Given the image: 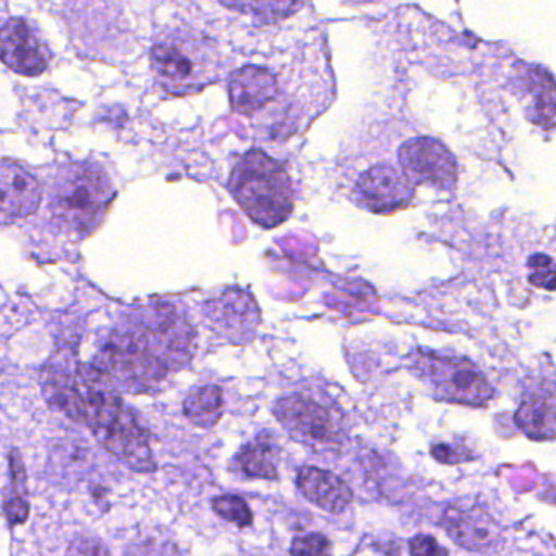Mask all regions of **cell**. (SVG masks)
Listing matches in <instances>:
<instances>
[{
    "mask_svg": "<svg viewBox=\"0 0 556 556\" xmlns=\"http://www.w3.org/2000/svg\"><path fill=\"white\" fill-rule=\"evenodd\" d=\"M555 392L552 383L533 386L523 393L522 402L516 413V422L523 434L530 439L555 438Z\"/></svg>",
    "mask_w": 556,
    "mask_h": 556,
    "instance_id": "obj_16",
    "label": "cell"
},
{
    "mask_svg": "<svg viewBox=\"0 0 556 556\" xmlns=\"http://www.w3.org/2000/svg\"><path fill=\"white\" fill-rule=\"evenodd\" d=\"M229 190L243 213L263 229H275L294 210V188L281 162L253 149L239 159Z\"/></svg>",
    "mask_w": 556,
    "mask_h": 556,
    "instance_id": "obj_3",
    "label": "cell"
},
{
    "mask_svg": "<svg viewBox=\"0 0 556 556\" xmlns=\"http://www.w3.org/2000/svg\"><path fill=\"white\" fill-rule=\"evenodd\" d=\"M51 58L40 31L25 18H11L0 27V61L14 73L40 76L50 66Z\"/></svg>",
    "mask_w": 556,
    "mask_h": 556,
    "instance_id": "obj_9",
    "label": "cell"
},
{
    "mask_svg": "<svg viewBox=\"0 0 556 556\" xmlns=\"http://www.w3.org/2000/svg\"><path fill=\"white\" fill-rule=\"evenodd\" d=\"M291 556H333L331 543L321 533H305L294 539Z\"/></svg>",
    "mask_w": 556,
    "mask_h": 556,
    "instance_id": "obj_25",
    "label": "cell"
},
{
    "mask_svg": "<svg viewBox=\"0 0 556 556\" xmlns=\"http://www.w3.org/2000/svg\"><path fill=\"white\" fill-rule=\"evenodd\" d=\"M184 412L193 425L214 428L223 418V390L217 386L198 387L185 399Z\"/></svg>",
    "mask_w": 556,
    "mask_h": 556,
    "instance_id": "obj_19",
    "label": "cell"
},
{
    "mask_svg": "<svg viewBox=\"0 0 556 556\" xmlns=\"http://www.w3.org/2000/svg\"><path fill=\"white\" fill-rule=\"evenodd\" d=\"M278 79L271 71L243 66L230 77V105L240 115L253 116L278 97Z\"/></svg>",
    "mask_w": 556,
    "mask_h": 556,
    "instance_id": "obj_14",
    "label": "cell"
},
{
    "mask_svg": "<svg viewBox=\"0 0 556 556\" xmlns=\"http://www.w3.org/2000/svg\"><path fill=\"white\" fill-rule=\"evenodd\" d=\"M413 370L439 400L467 406H486L494 390L483 372L464 357L432 351L413 354Z\"/></svg>",
    "mask_w": 556,
    "mask_h": 556,
    "instance_id": "obj_6",
    "label": "cell"
},
{
    "mask_svg": "<svg viewBox=\"0 0 556 556\" xmlns=\"http://www.w3.org/2000/svg\"><path fill=\"white\" fill-rule=\"evenodd\" d=\"M152 71L159 84L174 96L200 92L216 77L213 45L200 35L170 31L152 48Z\"/></svg>",
    "mask_w": 556,
    "mask_h": 556,
    "instance_id": "obj_5",
    "label": "cell"
},
{
    "mask_svg": "<svg viewBox=\"0 0 556 556\" xmlns=\"http://www.w3.org/2000/svg\"><path fill=\"white\" fill-rule=\"evenodd\" d=\"M441 527L448 536L468 552H488L501 540V527L483 504L462 500L447 506Z\"/></svg>",
    "mask_w": 556,
    "mask_h": 556,
    "instance_id": "obj_10",
    "label": "cell"
},
{
    "mask_svg": "<svg viewBox=\"0 0 556 556\" xmlns=\"http://www.w3.org/2000/svg\"><path fill=\"white\" fill-rule=\"evenodd\" d=\"M41 383L47 402L90 428L110 454L138 473L155 471L148 432L102 370L93 364H80L70 354H60L48 364Z\"/></svg>",
    "mask_w": 556,
    "mask_h": 556,
    "instance_id": "obj_2",
    "label": "cell"
},
{
    "mask_svg": "<svg viewBox=\"0 0 556 556\" xmlns=\"http://www.w3.org/2000/svg\"><path fill=\"white\" fill-rule=\"evenodd\" d=\"M197 331L170 302H154L123 315L93 366L116 390L151 393L168 374L193 359Z\"/></svg>",
    "mask_w": 556,
    "mask_h": 556,
    "instance_id": "obj_1",
    "label": "cell"
},
{
    "mask_svg": "<svg viewBox=\"0 0 556 556\" xmlns=\"http://www.w3.org/2000/svg\"><path fill=\"white\" fill-rule=\"evenodd\" d=\"M275 416L295 441L308 447H330L340 439L331 413L308 396H285L276 403Z\"/></svg>",
    "mask_w": 556,
    "mask_h": 556,
    "instance_id": "obj_8",
    "label": "cell"
},
{
    "mask_svg": "<svg viewBox=\"0 0 556 556\" xmlns=\"http://www.w3.org/2000/svg\"><path fill=\"white\" fill-rule=\"evenodd\" d=\"M412 556H448L447 549L431 535H416L409 542Z\"/></svg>",
    "mask_w": 556,
    "mask_h": 556,
    "instance_id": "obj_27",
    "label": "cell"
},
{
    "mask_svg": "<svg viewBox=\"0 0 556 556\" xmlns=\"http://www.w3.org/2000/svg\"><path fill=\"white\" fill-rule=\"evenodd\" d=\"M9 465H11V486L4 497V513L9 523L15 527L27 522L28 514H30L27 471H25L24 460H22L18 448H12L11 455H9Z\"/></svg>",
    "mask_w": 556,
    "mask_h": 556,
    "instance_id": "obj_17",
    "label": "cell"
},
{
    "mask_svg": "<svg viewBox=\"0 0 556 556\" xmlns=\"http://www.w3.org/2000/svg\"><path fill=\"white\" fill-rule=\"evenodd\" d=\"M467 447H458V445L444 444V442H439V444L432 445L431 452L432 457L435 460L442 462V464H458V462L470 460L471 455L467 454Z\"/></svg>",
    "mask_w": 556,
    "mask_h": 556,
    "instance_id": "obj_28",
    "label": "cell"
},
{
    "mask_svg": "<svg viewBox=\"0 0 556 556\" xmlns=\"http://www.w3.org/2000/svg\"><path fill=\"white\" fill-rule=\"evenodd\" d=\"M66 556H112L110 549L106 548L105 543L100 536L93 533L83 532L77 533L71 540L70 548H67Z\"/></svg>",
    "mask_w": 556,
    "mask_h": 556,
    "instance_id": "obj_26",
    "label": "cell"
},
{
    "mask_svg": "<svg viewBox=\"0 0 556 556\" xmlns=\"http://www.w3.org/2000/svg\"><path fill=\"white\" fill-rule=\"evenodd\" d=\"M527 90L533 92L529 119L545 129L555 126V87L552 74L545 70H530L526 77Z\"/></svg>",
    "mask_w": 556,
    "mask_h": 556,
    "instance_id": "obj_18",
    "label": "cell"
},
{
    "mask_svg": "<svg viewBox=\"0 0 556 556\" xmlns=\"http://www.w3.org/2000/svg\"><path fill=\"white\" fill-rule=\"evenodd\" d=\"M211 327L233 344L252 340L260 324V311L249 291L229 288L204 305Z\"/></svg>",
    "mask_w": 556,
    "mask_h": 556,
    "instance_id": "obj_11",
    "label": "cell"
},
{
    "mask_svg": "<svg viewBox=\"0 0 556 556\" xmlns=\"http://www.w3.org/2000/svg\"><path fill=\"white\" fill-rule=\"evenodd\" d=\"M223 5L236 9V11L247 12V14L256 15L265 24L282 21V18L298 12L299 9L304 8V4H298V2H242V4Z\"/></svg>",
    "mask_w": 556,
    "mask_h": 556,
    "instance_id": "obj_22",
    "label": "cell"
},
{
    "mask_svg": "<svg viewBox=\"0 0 556 556\" xmlns=\"http://www.w3.org/2000/svg\"><path fill=\"white\" fill-rule=\"evenodd\" d=\"M115 187L109 175L92 164L67 165L51 188L50 207L54 220L67 232L87 236L102 223Z\"/></svg>",
    "mask_w": 556,
    "mask_h": 556,
    "instance_id": "obj_4",
    "label": "cell"
},
{
    "mask_svg": "<svg viewBox=\"0 0 556 556\" xmlns=\"http://www.w3.org/2000/svg\"><path fill=\"white\" fill-rule=\"evenodd\" d=\"M298 486L311 503L330 514H341L353 503V490L338 475L317 467H302Z\"/></svg>",
    "mask_w": 556,
    "mask_h": 556,
    "instance_id": "obj_15",
    "label": "cell"
},
{
    "mask_svg": "<svg viewBox=\"0 0 556 556\" xmlns=\"http://www.w3.org/2000/svg\"><path fill=\"white\" fill-rule=\"evenodd\" d=\"M213 509L217 516L223 517L227 522L236 523L240 529H245L253 523V514L249 504L236 494H223L214 497Z\"/></svg>",
    "mask_w": 556,
    "mask_h": 556,
    "instance_id": "obj_23",
    "label": "cell"
},
{
    "mask_svg": "<svg viewBox=\"0 0 556 556\" xmlns=\"http://www.w3.org/2000/svg\"><path fill=\"white\" fill-rule=\"evenodd\" d=\"M237 465L245 477L258 478V480H276L278 467H276V448L271 441L256 438L255 441L243 445L237 455Z\"/></svg>",
    "mask_w": 556,
    "mask_h": 556,
    "instance_id": "obj_20",
    "label": "cell"
},
{
    "mask_svg": "<svg viewBox=\"0 0 556 556\" xmlns=\"http://www.w3.org/2000/svg\"><path fill=\"white\" fill-rule=\"evenodd\" d=\"M527 266H529L530 269V285L546 289V291L549 292L555 289L556 271L555 262H553L552 256L535 253V255L530 256Z\"/></svg>",
    "mask_w": 556,
    "mask_h": 556,
    "instance_id": "obj_24",
    "label": "cell"
},
{
    "mask_svg": "<svg viewBox=\"0 0 556 556\" xmlns=\"http://www.w3.org/2000/svg\"><path fill=\"white\" fill-rule=\"evenodd\" d=\"M356 194L372 213H393L408 206L413 198V184L402 170L379 164L357 178Z\"/></svg>",
    "mask_w": 556,
    "mask_h": 556,
    "instance_id": "obj_12",
    "label": "cell"
},
{
    "mask_svg": "<svg viewBox=\"0 0 556 556\" xmlns=\"http://www.w3.org/2000/svg\"><path fill=\"white\" fill-rule=\"evenodd\" d=\"M125 556H184L177 542L162 530H142L126 546Z\"/></svg>",
    "mask_w": 556,
    "mask_h": 556,
    "instance_id": "obj_21",
    "label": "cell"
},
{
    "mask_svg": "<svg viewBox=\"0 0 556 556\" xmlns=\"http://www.w3.org/2000/svg\"><path fill=\"white\" fill-rule=\"evenodd\" d=\"M399 161L412 184L428 185L439 191H452L457 185V159L438 139H409L400 148Z\"/></svg>",
    "mask_w": 556,
    "mask_h": 556,
    "instance_id": "obj_7",
    "label": "cell"
},
{
    "mask_svg": "<svg viewBox=\"0 0 556 556\" xmlns=\"http://www.w3.org/2000/svg\"><path fill=\"white\" fill-rule=\"evenodd\" d=\"M40 203L41 187L30 172L15 164H0V223L25 219Z\"/></svg>",
    "mask_w": 556,
    "mask_h": 556,
    "instance_id": "obj_13",
    "label": "cell"
}]
</instances>
